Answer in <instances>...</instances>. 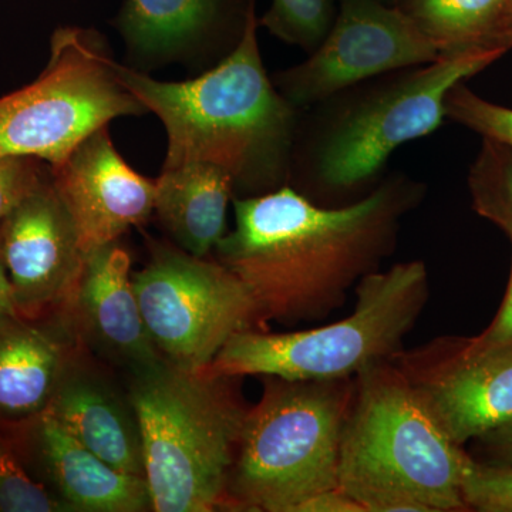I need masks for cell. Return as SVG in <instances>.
<instances>
[{"mask_svg":"<svg viewBox=\"0 0 512 512\" xmlns=\"http://www.w3.org/2000/svg\"><path fill=\"white\" fill-rule=\"evenodd\" d=\"M409 174H386L365 197L316 204L291 185L234 198L235 227L214 249L269 322L312 323L345 305L396 248L402 222L426 197Z\"/></svg>","mask_w":512,"mask_h":512,"instance_id":"cell-1","label":"cell"},{"mask_svg":"<svg viewBox=\"0 0 512 512\" xmlns=\"http://www.w3.org/2000/svg\"><path fill=\"white\" fill-rule=\"evenodd\" d=\"M258 28L252 0L237 46L214 69L187 82H160L116 63L120 82L164 124L163 168L217 165L232 178L235 198L289 184L302 113L266 73Z\"/></svg>","mask_w":512,"mask_h":512,"instance_id":"cell-2","label":"cell"},{"mask_svg":"<svg viewBox=\"0 0 512 512\" xmlns=\"http://www.w3.org/2000/svg\"><path fill=\"white\" fill-rule=\"evenodd\" d=\"M505 53L487 47L443 56L372 77L302 110L288 185L328 207L365 197L386 177L394 151L439 130L450 90Z\"/></svg>","mask_w":512,"mask_h":512,"instance_id":"cell-3","label":"cell"},{"mask_svg":"<svg viewBox=\"0 0 512 512\" xmlns=\"http://www.w3.org/2000/svg\"><path fill=\"white\" fill-rule=\"evenodd\" d=\"M474 457L440 426L393 360L355 377L338 487L365 512H464Z\"/></svg>","mask_w":512,"mask_h":512,"instance_id":"cell-4","label":"cell"},{"mask_svg":"<svg viewBox=\"0 0 512 512\" xmlns=\"http://www.w3.org/2000/svg\"><path fill=\"white\" fill-rule=\"evenodd\" d=\"M244 377L187 370L167 360L127 377L154 512L224 510L249 406Z\"/></svg>","mask_w":512,"mask_h":512,"instance_id":"cell-5","label":"cell"},{"mask_svg":"<svg viewBox=\"0 0 512 512\" xmlns=\"http://www.w3.org/2000/svg\"><path fill=\"white\" fill-rule=\"evenodd\" d=\"M262 377L261 399L242 426L224 511L296 512L312 495L338 487L355 377Z\"/></svg>","mask_w":512,"mask_h":512,"instance_id":"cell-6","label":"cell"},{"mask_svg":"<svg viewBox=\"0 0 512 512\" xmlns=\"http://www.w3.org/2000/svg\"><path fill=\"white\" fill-rule=\"evenodd\" d=\"M355 291V311L348 318L295 332L244 330L205 369L218 376L353 379L367 367L393 360L429 301L426 264L400 262L372 272Z\"/></svg>","mask_w":512,"mask_h":512,"instance_id":"cell-7","label":"cell"},{"mask_svg":"<svg viewBox=\"0 0 512 512\" xmlns=\"http://www.w3.org/2000/svg\"><path fill=\"white\" fill-rule=\"evenodd\" d=\"M146 113L120 82L99 33L59 28L42 74L0 97V157H32L55 168L111 120Z\"/></svg>","mask_w":512,"mask_h":512,"instance_id":"cell-8","label":"cell"},{"mask_svg":"<svg viewBox=\"0 0 512 512\" xmlns=\"http://www.w3.org/2000/svg\"><path fill=\"white\" fill-rule=\"evenodd\" d=\"M133 285L148 335L171 365L204 369L232 336L268 330L237 275L177 245L151 242L150 259L133 274Z\"/></svg>","mask_w":512,"mask_h":512,"instance_id":"cell-9","label":"cell"},{"mask_svg":"<svg viewBox=\"0 0 512 512\" xmlns=\"http://www.w3.org/2000/svg\"><path fill=\"white\" fill-rule=\"evenodd\" d=\"M437 47L397 8L377 0H338L332 28L308 59L272 77L296 109L372 77L441 59Z\"/></svg>","mask_w":512,"mask_h":512,"instance_id":"cell-10","label":"cell"},{"mask_svg":"<svg viewBox=\"0 0 512 512\" xmlns=\"http://www.w3.org/2000/svg\"><path fill=\"white\" fill-rule=\"evenodd\" d=\"M393 362L460 446L512 421V348L466 353L443 336Z\"/></svg>","mask_w":512,"mask_h":512,"instance_id":"cell-11","label":"cell"},{"mask_svg":"<svg viewBox=\"0 0 512 512\" xmlns=\"http://www.w3.org/2000/svg\"><path fill=\"white\" fill-rule=\"evenodd\" d=\"M0 252L19 315L33 320L55 316L72 295L86 255L52 173L0 221Z\"/></svg>","mask_w":512,"mask_h":512,"instance_id":"cell-12","label":"cell"},{"mask_svg":"<svg viewBox=\"0 0 512 512\" xmlns=\"http://www.w3.org/2000/svg\"><path fill=\"white\" fill-rule=\"evenodd\" d=\"M20 463L64 512L153 511L146 478L121 473L49 413L0 423Z\"/></svg>","mask_w":512,"mask_h":512,"instance_id":"cell-13","label":"cell"},{"mask_svg":"<svg viewBox=\"0 0 512 512\" xmlns=\"http://www.w3.org/2000/svg\"><path fill=\"white\" fill-rule=\"evenodd\" d=\"M80 343L124 379L163 362L141 315L130 254L119 241L86 256L72 295L56 313Z\"/></svg>","mask_w":512,"mask_h":512,"instance_id":"cell-14","label":"cell"},{"mask_svg":"<svg viewBox=\"0 0 512 512\" xmlns=\"http://www.w3.org/2000/svg\"><path fill=\"white\" fill-rule=\"evenodd\" d=\"M50 173L86 256L119 241L154 212L156 181L127 164L114 147L107 126L84 138Z\"/></svg>","mask_w":512,"mask_h":512,"instance_id":"cell-15","label":"cell"},{"mask_svg":"<svg viewBox=\"0 0 512 512\" xmlns=\"http://www.w3.org/2000/svg\"><path fill=\"white\" fill-rule=\"evenodd\" d=\"M117 375L77 340L45 412L111 467L144 478L140 424Z\"/></svg>","mask_w":512,"mask_h":512,"instance_id":"cell-16","label":"cell"},{"mask_svg":"<svg viewBox=\"0 0 512 512\" xmlns=\"http://www.w3.org/2000/svg\"><path fill=\"white\" fill-rule=\"evenodd\" d=\"M76 343L60 316H0V423L45 412Z\"/></svg>","mask_w":512,"mask_h":512,"instance_id":"cell-17","label":"cell"},{"mask_svg":"<svg viewBox=\"0 0 512 512\" xmlns=\"http://www.w3.org/2000/svg\"><path fill=\"white\" fill-rule=\"evenodd\" d=\"M234 183L217 165L190 163L163 168L156 180L154 212L174 245L194 256L211 255L227 235Z\"/></svg>","mask_w":512,"mask_h":512,"instance_id":"cell-18","label":"cell"},{"mask_svg":"<svg viewBox=\"0 0 512 512\" xmlns=\"http://www.w3.org/2000/svg\"><path fill=\"white\" fill-rule=\"evenodd\" d=\"M251 3L237 10L231 0H127L117 28L138 59L160 62L244 26L247 16L238 15L248 13Z\"/></svg>","mask_w":512,"mask_h":512,"instance_id":"cell-19","label":"cell"},{"mask_svg":"<svg viewBox=\"0 0 512 512\" xmlns=\"http://www.w3.org/2000/svg\"><path fill=\"white\" fill-rule=\"evenodd\" d=\"M507 2L403 0L397 8L437 47L441 56H450L466 50L500 47L498 40Z\"/></svg>","mask_w":512,"mask_h":512,"instance_id":"cell-20","label":"cell"},{"mask_svg":"<svg viewBox=\"0 0 512 512\" xmlns=\"http://www.w3.org/2000/svg\"><path fill=\"white\" fill-rule=\"evenodd\" d=\"M467 181L474 211L497 225L512 245V147L483 138Z\"/></svg>","mask_w":512,"mask_h":512,"instance_id":"cell-21","label":"cell"},{"mask_svg":"<svg viewBox=\"0 0 512 512\" xmlns=\"http://www.w3.org/2000/svg\"><path fill=\"white\" fill-rule=\"evenodd\" d=\"M336 13L338 0H272L258 25L309 55L328 35Z\"/></svg>","mask_w":512,"mask_h":512,"instance_id":"cell-22","label":"cell"},{"mask_svg":"<svg viewBox=\"0 0 512 512\" xmlns=\"http://www.w3.org/2000/svg\"><path fill=\"white\" fill-rule=\"evenodd\" d=\"M0 512H64L20 463L8 437L0 430Z\"/></svg>","mask_w":512,"mask_h":512,"instance_id":"cell-23","label":"cell"},{"mask_svg":"<svg viewBox=\"0 0 512 512\" xmlns=\"http://www.w3.org/2000/svg\"><path fill=\"white\" fill-rule=\"evenodd\" d=\"M464 83L447 94L446 119L512 147V109L483 99Z\"/></svg>","mask_w":512,"mask_h":512,"instance_id":"cell-24","label":"cell"},{"mask_svg":"<svg viewBox=\"0 0 512 512\" xmlns=\"http://www.w3.org/2000/svg\"><path fill=\"white\" fill-rule=\"evenodd\" d=\"M468 511L512 512V466L474 458L463 485Z\"/></svg>","mask_w":512,"mask_h":512,"instance_id":"cell-25","label":"cell"},{"mask_svg":"<svg viewBox=\"0 0 512 512\" xmlns=\"http://www.w3.org/2000/svg\"><path fill=\"white\" fill-rule=\"evenodd\" d=\"M50 177V165L32 157H0V221Z\"/></svg>","mask_w":512,"mask_h":512,"instance_id":"cell-26","label":"cell"},{"mask_svg":"<svg viewBox=\"0 0 512 512\" xmlns=\"http://www.w3.org/2000/svg\"><path fill=\"white\" fill-rule=\"evenodd\" d=\"M456 339L460 349L466 353L494 352L512 348V258L507 291L493 322L476 338Z\"/></svg>","mask_w":512,"mask_h":512,"instance_id":"cell-27","label":"cell"},{"mask_svg":"<svg viewBox=\"0 0 512 512\" xmlns=\"http://www.w3.org/2000/svg\"><path fill=\"white\" fill-rule=\"evenodd\" d=\"M474 441H476L478 450L483 454L480 461L512 466V421Z\"/></svg>","mask_w":512,"mask_h":512,"instance_id":"cell-28","label":"cell"},{"mask_svg":"<svg viewBox=\"0 0 512 512\" xmlns=\"http://www.w3.org/2000/svg\"><path fill=\"white\" fill-rule=\"evenodd\" d=\"M296 512H365V510L342 488L335 487L312 495L296 508Z\"/></svg>","mask_w":512,"mask_h":512,"instance_id":"cell-29","label":"cell"},{"mask_svg":"<svg viewBox=\"0 0 512 512\" xmlns=\"http://www.w3.org/2000/svg\"><path fill=\"white\" fill-rule=\"evenodd\" d=\"M15 295H13L12 282H10L8 269L3 262L2 252H0V316L16 315Z\"/></svg>","mask_w":512,"mask_h":512,"instance_id":"cell-30","label":"cell"},{"mask_svg":"<svg viewBox=\"0 0 512 512\" xmlns=\"http://www.w3.org/2000/svg\"><path fill=\"white\" fill-rule=\"evenodd\" d=\"M498 45L507 50V52L512 49V0H508L507 8H505L503 28H501Z\"/></svg>","mask_w":512,"mask_h":512,"instance_id":"cell-31","label":"cell"},{"mask_svg":"<svg viewBox=\"0 0 512 512\" xmlns=\"http://www.w3.org/2000/svg\"><path fill=\"white\" fill-rule=\"evenodd\" d=\"M377 2L383 3L386 6H399L403 0H377Z\"/></svg>","mask_w":512,"mask_h":512,"instance_id":"cell-32","label":"cell"}]
</instances>
